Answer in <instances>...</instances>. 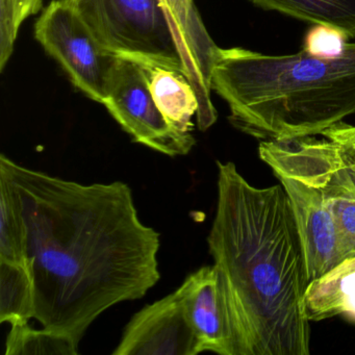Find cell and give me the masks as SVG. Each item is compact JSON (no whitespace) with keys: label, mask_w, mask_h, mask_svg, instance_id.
Here are the masks:
<instances>
[{"label":"cell","mask_w":355,"mask_h":355,"mask_svg":"<svg viewBox=\"0 0 355 355\" xmlns=\"http://www.w3.org/2000/svg\"><path fill=\"white\" fill-rule=\"evenodd\" d=\"M26 228L35 317L80 344L105 311L143 298L161 279L159 234L139 217L132 189L84 184L0 155Z\"/></svg>","instance_id":"1"},{"label":"cell","mask_w":355,"mask_h":355,"mask_svg":"<svg viewBox=\"0 0 355 355\" xmlns=\"http://www.w3.org/2000/svg\"><path fill=\"white\" fill-rule=\"evenodd\" d=\"M217 167L207 245L232 355H309V280L288 195L252 186L232 162Z\"/></svg>","instance_id":"2"},{"label":"cell","mask_w":355,"mask_h":355,"mask_svg":"<svg viewBox=\"0 0 355 355\" xmlns=\"http://www.w3.org/2000/svg\"><path fill=\"white\" fill-rule=\"evenodd\" d=\"M211 91L230 107L234 128L261 141L323 135L355 115V43L342 55L315 57L304 51L269 55L220 49Z\"/></svg>","instance_id":"3"},{"label":"cell","mask_w":355,"mask_h":355,"mask_svg":"<svg viewBox=\"0 0 355 355\" xmlns=\"http://www.w3.org/2000/svg\"><path fill=\"white\" fill-rule=\"evenodd\" d=\"M97 42L119 59L159 66L187 76L159 0H69Z\"/></svg>","instance_id":"4"},{"label":"cell","mask_w":355,"mask_h":355,"mask_svg":"<svg viewBox=\"0 0 355 355\" xmlns=\"http://www.w3.org/2000/svg\"><path fill=\"white\" fill-rule=\"evenodd\" d=\"M35 38L80 92L103 105L119 58L97 42L69 0H53L35 24Z\"/></svg>","instance_id":"5"},{"label":"cell","mask_w":355,"mask_h":355,"mask_svg":"<svg viewBox=\"0 0 355 355\" xmlns=\"http://www.w3.org/2000/svg\"><path fill=\"white\" fill-rule=\"evenodd\" d=\"M103 105L132 141L168 157L186 155L196 144L193 135L174 130L153 101L144 68L118 59Z\"/></svg>","instance_id":"6"},{"label":"cell","mask_w":355,"mask_h":355,"mask_svg":"<svg viewBox=\"0 0 355 355\" xmlns=\"http://www.w3.org/2000/svg\"><path fill=\"white\" fill-rule=\"evenodd\" d=\"M284 187L298 230L309 282L344 261L340 238L323 191L309 175L277 176Z\"/></svg>","instance_id":"7"},{"label":"cell","mask_w":355,"mask_h":355,"mask_svg":"<svg viewBox=\"0 0 355 355\" xmlns=\"http://www.w3.org/2000/svg\"><path fill=\"white\" fill-rule=\"evenodd\" d=\"M180 49L187 78L198 97L197 125L205 132L217 121L211 101V71L220 47L205 28L194 0H159Z\"/></svg>","instance_id":"8"},{"label":"cell","mask_w":355,"mask_h":355,"mask_svg":"<svg viewBox=\"0 0 355 355\" xmlns=\"http://www.w3.org/2000/svg\"><path fill=\"white\" fill-rule=\"evenodd\" d=\"M113 354H199L178 291L139 311L126 325Z\"/></svg>","instance_id":"9"},{"label":"cell","mask_w":355,"mask_h":355,"mask_svg":"<svg viewBox=\"0 0 355 355\" xmlns=\"http://www.w3.org/2000/svg\"><path fill=\"white\" fill-rule=\"evenodd\" d=\"M176 291L196 338L198 352L232 355L215 267L205 266L193 272Z\"/></svg>","instance_id":"10"},{"label":"cell","mask_w":355,"mask_h":355,"mask_svg":"<svg viewBox=\"0 0 355 355\" xmlns=\"http://www.w3.org/2000/svg\"><path fill=\"white\" fill-rule=\"evenodd\" d=\"M304 309L311 322L338 315L355 323V257L344 259L325 275L309 282Z\"/></svg>","instance_id":"11"},{"label":"cell","mask_w":355,"mask_h":355,"mask_svg":"<svg viewBox=\"0 0 355 355\" xmlns=\"http://www.w3.org/2000/svg\"><path fill=\"white\" fill-rule=\"evenodd\" d=\"M143 68L153 101L168 123L180 134L193 135L192 119L198 113L199 103L189 78L182 72L170 68Z\"/></svg>","instance_id":"12"},{"label":"cell","mask_w":355,"mask_h":355,"mask_svg":"<svg viewBox=\"0 0 355 355\" xmlns=\"http://www.w3.org/2000/svg\"><path fill=\"white\" fill-rule=\"evenodd\" d=\"M265 11L278 12L313 26H325L355 38V0H250Z\"/></svg>","instance_id":"13"},{"label":"cell","mask_w":355,"mask_h":355,"mask_svg":"<svg viewBox=\"0 0 355 355\" xmlns=\"http://www.w3.org/2000/svg\"><path fill=\"white\" fill-rule=\"evenodd\" d=\"M34 317V284L28 266L0 261V323H28Z\"/></svg>","instance_id":"14"},{"label":"cell","mask_w":355,"mask_h":355,"mask_svg":"<svg viewBox=\"0 0 355 355\" xmlns=\"http://www.w3.org/2000/svg\"><path fill=\"white\" fill-rule=\"evenodd\" d=\"M0 261L26 265V228L13 184L0 174Z\"/></svg>","instance_id":"15"},{"label":"cell","mask_w":355,"mask_h":355,"mask_svg":"<svg viewBox=\"0 0 355 355\" xmlns=\"http://www.w3.org/2000/svg\"><path fill=\"white\" fill-rule=\"evenodd\" d=\"M78 343L68 334L30 324H13L6 340V355H76Z\"/></svg>","instance_id":"16"},{"label":"cell","mask_w":355,"mask_h":355,"mask_svg":"<svg viewBox=\"0 0 355 355\" xmlns=\"http://www.w3.org/2000/svg\"><path fill=\"white\" fill-rule=\"evenodd\" d=\"M43 0H0V71L13 55L20 28L42 8Z\"/></svg>","instance_id":"17"},{"label":"cell","mask_w":355,"mask_h":355,"mask_svg":"<svg viewBox=\"0 0 355 355\" xmlns=\"http://www.w3.org/2000/svg\"><path fill=\"white\" fill-rule=\"evenodd\" d=\"M347 37L340 31L325 26H313L307 32L303 51L315 57L334 58L342 55Z\"/></svg>","instance_id":"18"},{"label":"cell","mask_w":355,"mask_h":355,"mask_svg":"<svg viewBox=\"0 0 355 355\" xmlns=\"http://www.w3.org/2000/svg\"><path fill=\"white\" fill-rule=\"evenodd\" d=\"M322 136L336 143L346 155L347 159L355 163V125L343 123L326 130Z\"/></svg>","instance_id":"19"},{"label":"cell","mask_w":355,"mask_h":355,"mask_svg":"<svg viewBox=\"0 0 355 355\" xmlns=\"http://www.w3.org/2000/svg\"><path fill=\"white\" fill-rule=\"evenodd\" d=\"M348 163H349V161H348ZM349 165H350L351 170H352L353 176H354V178H355V167H353V166L351 165L350 163H349Z\"/></svg>","instance_id":"20"},{"label":"cell","mask_w":355,"mask_h":355,"mask_svg":"<svg viewBox=\"0 0 355 355\" xmlns=\"http://www.w3.org/2000/svg\"><path fill=\"white\" fill-rule=\"evenodd\" d=\"M348 161H349V159H348ZM349 163H350V164H351V165H352V166H353V167H355V163H354V162H350V161H349Z\"/></svg>","instance_id":"21"}]
</instances>
